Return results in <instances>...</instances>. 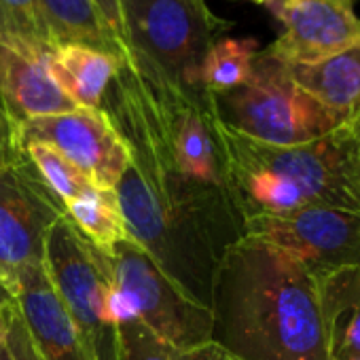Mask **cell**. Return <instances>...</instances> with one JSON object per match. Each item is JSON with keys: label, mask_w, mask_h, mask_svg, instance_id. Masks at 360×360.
I'll return each mask as SVG.
<instances>
[{"label": "cell", "mask_w": 360, "mask_h": 360, "mask_svg": "<svg viewBox=\"0 0 360 360\" xmlns=\"http://www.w3.org/2000/svg\"><path fill=\"white\" fill-rule=\"evenodd\" d=\"M9 290L43 360H94L81 330L56 292L45 265L20 269Z\"/></svg>", "instance_id": "8fae6325"}, {"label": "cell", "mask_w": 360, "mask_h": 360, "mask_svg": "<svg viewBox=\"0 0 360 360\" xmlns=\"http://www.w3.org/2000/svg\"><path fill=\"white\" fill-rule=\"evenodd\" d=\"M242 238H255L292 255L314 276L360 267V212L309 206L286 214L252 217Z\"/></svg>", "instance_id": "52a82bcc"}, {"label": "cell", "mask_w": 360, "mask_h": 360, "mask_svg": "<svg viewBox=\"0 0 360 360\" xmlns=\"http://www.w3.org/2000/svg\"><path fill=\"white\" fill-rule=\"evenodd\" d=\"M288 70L341 123L360 119V41L314 64H288Z\"/></svg>", "instance_id": "4fadbf2b"}, {"label": "cell", "mask_w": 360, "mask_h": 360, "mask_svg": "<svg viewBox=\"0 0 360 360\" xmlns=\"http://www.w3.org/2000/svg\"><path fill=\"white\" fill-rule=\"evenodd\" d=\"M0 333H3L15 360H43L26 330V324L22 320V314H20L15 301L11 305H7L3 316H0Z\"/></svg>", "instance_id": "7402d4cb"}, {"label": "cell", "mask_w": 360, "mask_h": 360, "mask_svg": "<svg viewBox=\"0 0 360 360\" xmlns=\"http://www.w3.org/2000/svg\"><path fill=\"white\" fill-rule=\"evenodd\" d=\"M22 144L47 142L70 159L102 191H115L129 165V148L102 108L30 119L20 125Z\"/></svg>", "instance_id": "9c48e42d"}, {"label": "cell", "mask_w": 360, "mask_h": 360, "mask_svg": "<svg viewBox=\"0 0 360 360\" xmlns=\"http://www.w3.org/2000/svg\"><path fill=\"white\" fill-rule=\"evenodd\" d=\"M0 104L18 125L79 108L53 81L47 56H30L5 43H0Z\"/></svg>", "instance_id": "7c38bea8"}, {"label": "cell", "mask_w": 360, "mask_h": 360, "mask_svg": "<svg viewBox=\"0 0 360 360\" xmlns=\"http://www.w3.org/2000/svg\"><path fill=\"white\" fill-rule=\"evenodd\" d=\"M129 58L185 89L202 87V64L210 47L233 28L206 0H121Z\"/></svg>", "instance_id": "277c9868"}, {"label": "cell", "mask_w": 360, "mask_h": 360, "mask_svg": "<svg viewBox=\"0 0 360 360\" xmlns=\"http://www.w3.org/2000/svg\"><path fill=\"white\" fill-rule=\"evenodd\" d=\"M0 43L30 56H47L53 49L39 0H0Z\"/></svg>", "instance_id": "d6986e66"}, {"label": "cell", "mask_w": 360, "mask_h": 360, "mask_svg": "<svg viewBox=\"0 0 360 360\" xmlns=\"http://www.w3.org/2000/svg\"><path fill=\"white\" fill-rule=\"evenodd\" d=\"M259 51L255 39H219L202 64V87L212 96L240 87L250 77Z\"/></svg>", "instance_id": "ac0fdd59"}, {"label": "cell", "mask_w": 360, "mask_h": 360, "mask_svg": "<svg viewBox=\"0 0 360 360\" xmlns=\"http://www.w3.org/2000/svg\"><path fill=\"white\" fill-rule=\"evenodd\" d=\"M316 280L328 360H360V267Z\"/></svg>", "instance_id": "5bb4252c"}, {"label": "cell", "mask_w": 360, "mask_h": 360, "mask_svg": "<svg viewBox=\"0 0 360 360\" xmlns=\"http://www.w3.org/2000/svg\"><path fill=\"white\" fill-rule=\"evenodd\" d=\"M119 66L117 58L83 45H60L47 53L53 81L79 108H102Z\"/></svg>", "instance_id": "9a60e30c"}, {"label": "cell", "mask_w": 360, "mask_h": 360, "mask_svg": "<svg viewBox=\"0 0 360 360\" xmlns=\"http://www.w3.org/2000/svg\"><path fill=\"white\" fill-rule=\"evenodd\" d=\"M94 3L100 9V13L104 15V20L108 22V26L115 30V34L125 43V37H123V15H121V0H94Z\"/></svg>", "instance_id": "cb8c5ba5"}, {"label": "cell", "mask_w": 360, "mask_h": 360, "mask_svg": "<svg viewBox=\"0 0 360 360\" xmlns=\"http://www.w3.org/2000/svg\"><path fill=\"white\" fill-rule=\"evenodd\" d=\"M354 127H356V136H358V174H360V119L354 123Z\"/></svg>", "instance_id": "83f0119b"}, {"label": "cell", "mask_w": 360, "mask_h": 360, "mask_svg": "<svg viewBox=\"0 0 360 360\" xmlns=\"http://www.w3.org/2000/svg\"><path fill=\"white\" fill-rule=\"evenodd\" d=\"M349 3H352V0H349Z\"/></svg>", "instance_id": "f546056e"}, {"label": "cell", "mask_w": 360, "mask_h": 360, "mask_svg": "<svg viewBox=\"0 0 360 360\" xmlns=\"http://www.w3.org/2000/svg\"><path fill=\"white\" fill-rule=\"evenodd\" d=\"M227 180L242 225L252 217L286 214L309 206L360 212L356 127L343 125L305 144H267L219 121Z\"/></svg>", "instance_id": "7a4b0ae2"}, {"label": "cell", "mask_w": 360, "mask_h": 360, "mask_svg": "<svg viewBox=\"0 0 360 360\" xmlns=\"http://www.w3.org/2000/svg\"><path fill=\"white\" fill-rule=\"evenodd\" d=\"M66 217V204L49 189L26 150L0 167V278H11L45 263V244L53 225Z\"/></svg>", "instance_id": "ba28073f"}, {"label": "cell", "mask_w": 360, "mask_h": 360, "mask_svg": "<svg viewBox=\"0 0 360 360\" xmlns=\"http://www.w3.org/2000/svg\"><path fill=\"white\" fill-rule=\"evenodd\" d=\"M66 219L106 255H110L119 242L129 238L115 191L96 189L89 195L68 202Z\"/></svg>", "instance_id": "e0dca14e"}, {"label": "cell", "mask_w": 360, "mask_h": 360, "mask_svg": "<svg viewBox=\"0 0 360 360\" xmlns=\"http://www.w3.org/2000/svg\"><path fill=\"white\" fill-rule=\"evenodd\" d=\"M180 360H236V358L231 354H227L214 341H208V343H204L200 347L183 352V354H180Z\"/></svg>", "instance_id": "d4e9b609"}, {"label": "cell", "mask_w": 360, "mask_h": 360, "mask_svg": "<svg viewBox=\"0 0 360 360\" xmlns=\"http://www.w3.org/2000/svg\"><path fill=\"white\" fill-rule=\"evenodd\" d=\"M248 3H259V5H269L271 0H248Z\"/></svg>", "instance_id": "f1b7e54d"}, {"label": "cell", "mask_w": 360, "mask_h": 360, "mask_svg": "<svg viewBox=\"0 0 360 360\" xmlns=\"http://www.w3.org/2000/svg\"><path fill=\"white\" fill-rule=\"evenodd\" d=\"M212 104L227 129L280 146L305 144L345 125L292 79L288 64L267 49L257 53L250 77L240 87L212 96Z\"/></svg>", "instance_id": "3957f363"}, {"label": "cell", "mask_w": 360, "mask_h": 360, "mask_svg": "<svg viewBox=\"0 0 360 360\" xmlns=\"http://www.w3.org/2000/svg\"><path fill=\"white\" fill-rule=\"evenodd\" d=\"M119 360H180V354L169 343L148 330L138 318L119 326Z\"/></svg>", "instance_id": "44dd1931"}, {"label": "cell", "mask_w": 360, "mask_h": 360, "mask_svg": "<svg viewBox=\"0 0 360 360\" xmlns=\"http://www.w3.org/2000/svg\"><path fill=\"white\" fill-rule=\"evenodd\" d=\"M212 337L236 360H328L318 280L255 238L231 244L212 282Z\"/></svg>", "instance_id": "6da1fadb"}, {"label": "cell", "mask_w": 360, "mask_h": 360, "mask_svg": "<svg viewBox=\"0 0 360 360\" xmlns=\"http://www.w3.org/2000/svg\"><path fill=\"white\" fill-rule=\"evenodd\" d=\"M24 155V144L20 136V125L0 104V167H5Z\"/></svg>", "instance_id": "603a6c76"}, {"label": "cell", "mask_w": 360, "mask_h": 360, "mask_svg": "<svg viewBox=\"0 0 360 360\" xmlns=\"http://www.w3.org/2000/svg\"><path fill=\"white\" fill-rule=\"evenodd\" d=\"M24 150L28 159L34 163L43 180L49 185V189L64 202L79 200L83 195L94 193L98 187L91 180L70 161L66 159L58 148H53L47 142H26Z\"/></svg>", "instance_id": "ffe728a7"}, {"label": "cell", "mask_w": 360, "mask_h": 360, "mask_svg": "<svg viewBox=\"0 0 360 360\" xmlns=\"http://www.w3.org/2000/svg\"><path fill=\"white\" fill-rule=\"evenodd\" d=\"M284 32L267 51L284 64H314L360 41V18L349 0H271Z\"/></svg>", "instance_id": "30bf717a"}, {"label": "cell", "mask_w": 360, "mask_h": 360, "mask_svg": "<svg viewBox=\"0 0 360 360\" xmlns=\"http://www.w3.org/2000/svg\"><path fill=\"white\" fill-rule=\"evenodd\" d=\"M108 257L115 286L148 330L178 352L210 341L212 311L189 299L131 238L119 242Z\"/></svg>", "instance_id": "8992f818"}, {"label": "cell", "mask_w": 360, "mask_h": 360, "mask_svg": "<svg viewBox=\"0 0 360 360\" xmlns=\"http://www.w3.org/2000/svg\"><path fill=\"white\" fill-rule=\"evenodd\" d=\"M53 47L83 45L125 62L129 51L108 26L94 0H39Z\"/></svg>", "instance_id": "2e32d148"}, {"label": "cell", "mask_w": 360, "mask_h": 360, "mask_svg": "<svg viewBox=\"0 0 360 360\" xmlns=\"http://www.w3.org/2000/svg\"><path fill=\"white\" fill-rule=\"evenodd\" d=\"M0 360H15L9 345H7V341H5V337H3V333H0Z\"/></svg>", "instance_id": "4316f807"}, {"label": "cell", "mask_w": 360, "mask_h": 360, "mask_svg": "<svg viewBox=\"0 0 360 360\" xmlns=\"http://www.w3.org/2000/svg\"><path fill=\"white\" fill-rule=\"evenodd\" d=\"M43 265L94 360H119V328L106 311L112 288L110 257L64 217L47 236Z\"/></svg>", "instance_id": "5b68a950"}, {"label": "cell", "mask_w": 360, "mask_h": 360, "mask_svg": "<svg viewBox=\"0 0 360 360\" xmlns=\"http://www.w3.org/2000/svg\"><path fill=\"white\" fill-rule=\"evenodd\" d=\"M15 299H13V295H11V290L7 288V284H5V280L0 278V316H3V311L7 309V305H11Z\"/></svg>", "instance_id": "484cf974"}]
</instances>
